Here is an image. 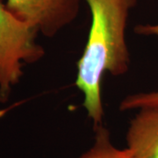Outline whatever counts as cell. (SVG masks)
I'll return each mask as SVG.
<instances>
[{
  "label": "cell",
  "mask_w": 158,
  "mask_h": 158,
  "mask_svg": "<svg viewBox=\"0 0 158 158\" xmlns=\"http://www.w3.org/2000/svg\"><path fill=\"white\" fill-rule=\"evenodd\" d=\"M135 33L143 36H155L158 38V23L139 24L135 27ZM158 106V90L141 92L125 97L119 104L120 111L139 110L143 107Z\"/></svg>",
  "instance_id": "cell-5"
},
{
  "label": "cell",
  "mask_w": 158,
  "mask_h": 158,
  "mask_svg": "<svg viewBox=\"0 0 158 158\" xmlns=\"http://www.w3.org/2000/svg\"><path fill=\"white\" fill-rule=\"evenodd\" d=\"M90 9L87 41L77 63L75 85L94 129L102 126V81L106 74L120 77L130 67L126 32L131 10L138 0H85Z\"/></svg>",
  "instance_id": "cell-1"
},
{
  "label": "cell",
  "mask_w": 158,
  "mask_h": 158,
  "mask_svg": "<svg viewBox=\"0 0 158 158\" xmlns=\"http://www.w3.org/2000/svg\"><path fill=\"white\" fill-rule=\"evenodd\" d=\"M39 32L18 19L0 0V102L5 103L22 77L23 64L35 63L45 56L37 41Z\"/></svg>",
  "instance_id": "cell-2"
},
{
  "label": "cell",
  "mask_w": 158,
  "mask_h": 158,
  "mask_svg": "<svg viewBox=\"0 0 158 158\" xmlns=\"http://www.w3.org/2000/svg\"><path fill=\"white\" fill-rule=\"evenodd\" d=\"M6 7L39 34L53 38L77 18L80 0H6Z\"/></svg>",
  "instance_id": "cell-3"
},
{
  "label": "cell",
  "mask_w": 158,
  "mask_h": 158,
  "mask_svg": "<svg viewBox=\"0 0 158 158\" xmlns=\"http://www.w3.org/2000/svg\"><path fill=\"white\" fill-rule=\"evenodd\" d=\"M126 139L130 158H158V106L139 109Z\"/></svg>",
  "instance_id": "cell-4"
},
{
  "label": "cell",
  "mask_w": 158,
  "mask_h": 158,
  "mask_svg": "<svg viewBox=\"0 0 158 158\" xmlns=\"http://www.w3.org/2000/svg\"><path fill=\"white\" fill-rule=\"evenodd\" d=\"M95 138L92 146L77 158H130L127 149H120L113 145L110 133L104 126L94 129Z\"/></svg>",
  "instance_id": "cell-6"
}]
</instances>
